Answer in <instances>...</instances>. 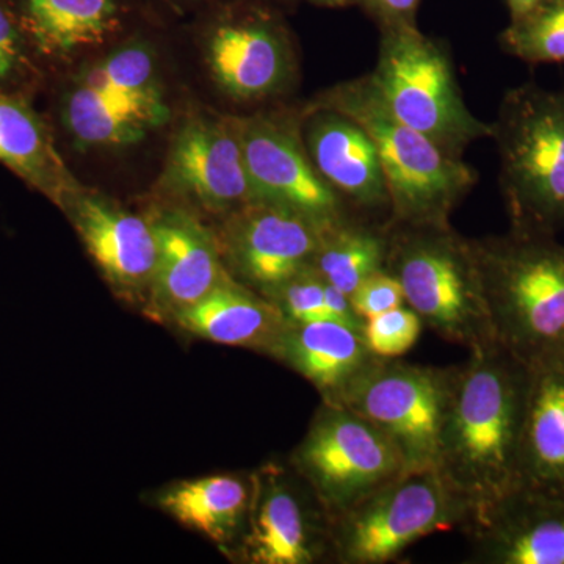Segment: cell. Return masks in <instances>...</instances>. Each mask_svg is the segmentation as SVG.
I'll list each match as a JSON object with an SVG mask.
<instances>
[{
    "label": "cell",
    "mask_w": 564,
    "mask_h": 564,
    "mask_svg": "<svg viewBox=\"0 0 564 564\" xmlns=\"http://www.w3.org/2000/svg\"><path fill=\"white\" fill-rule=\"evenodd\" d=\"M525 400L527 364L499 344L454 366L436 469L469 505L470 521L518 488Z\"/></svg>",
    "instance_id": "6da1fadb"
},
{
    "label": "cell",
    "mask_w": 564,
    "mask_h": 564,
    "mask_svg": "<svg viewBox=\"0 0 564 564\" xmlns=\"http://www.w3.org/2000/svg\"><path fill=\"white\" fill-rule=\"evenodd\" d=\"M494 339L522 362L564 348V247L511 229L470 240Z\"/></svg>",
    "instance_id": "7a4b0ae2"
},
{
    "label": "cell",
    "mask_w": 564,
    "mask_h": 564,
    "mask_svg": "<svg viewBox=\"0 0 564 564\" xmlns=\"http://www.w3.org/2000/svg\"><path fill=\"white\" fill-rule=\"evenodd\" d=\"M343 113L370 137L389 193L391 226H451V215L477 184L459 155L393 118L364 79L326 91L314 110Z\"/></svg>",
    "instance_id": "3957f363"
},
{
    "label": "cell",
    "mask_w": 564,
    "mask_h": 564,
    "mask_svg": "<svg viewBox=\"0 0 564 564\" xmlns=\"http://www.w3.org/2000/svg\"><path fill=\"white\" fill-rule=\"evenodd\" d=\"M384 269L423 326L467 350L497 344L470 240L452 226H388Z\"/></svg>",
    "instance_id": "277c9868"
},
{
    "label": "cell",
    "mask_w": 564,
    "mask_h": 564,
    "mask_svg": "<svg viewBox=\"0 0 564 564\" xmlns=\"http://www.w3.org/2000/svg\"><path fill=\"white\" fill-rule=\"evenodd\" d=\"M491 129L511 229L555 236L564 225V90L513 88Z\"/></svg>",
    "instance_id": "5b68a950"
},
{
    "label": "cell",
    "mask_w": 564,
    "mask_h": 564,
    "mask_svg": "<svg viewBox=\"0 0 564 564\" xmlns=\"http://www.w3.org/2000/svg\"><path fill=\"white\" fill-rule=\"evenodd\" d=\"M364 82L393 118L452 154L491 139V124L467 109L447 52L413 21L386 22L377 66Z\"/></svg>",
    "instance_id": "8992f818"
},
{
    "label": "cell",
    "mask_w": 564,
    "mask_h": 564,
    "mask_svg": "<svg viewBox=\"0 0 564 564\" xmlns=\"http://www.w3.org/2000/svg\"><path fill=\"white\" fill-rule=\"evenodd\" d=\"M470 518L440 470H406L333 519L329 555L343 564L393 562L422 538L464 529Z\"/></svg>",
    "instance_id": "52a82bcc"
},
{
    "label": "cell",
    "mask_w": 564,
    "mask_h": 564,
    "mask_svg": "<svg viewBox=\"0 0 564 564\" xmlns=\"http://www.w3.org/2000/svg\"><path fill=\"white\" fill-rule=\"evenodd\" d=\"M454 367L373 358L328 403L343 404L395 445L406 470L436 469Z\"/></svg>",
    "instance_id": "ba28073f"
},
{
    "label": "cell",
    "mask_w": 564,
    "mask_h": 564,
    "mask_svg": "<svg viewBox=\"0 0 564 564\" xmlns=\"http://www.w3.org/2000/svg\"><path fill=\"white\" fill-rule=\"evenodd\" d=\"M329 521L406 473L392 441L343 404L325 402L292 458Z\"/></svg>",
    "instance_id": "9c48e42d"
},
{
    "label": "cell",
    "mask_w": 564,
    "mask_h": 564,
    "mask_svg": "<svg viewBox=\"0 0 564 564\" xmlns=\"http://www.w3.org/2000/svg\"><path fill=\"white\" fill-rule=\"evenodd\" d=\"M229 217L226 256L245 285L269 300L313 267L328 232L306 215L273 203L251 202Z\"/></svg>",
    "instance_id": "30bf717a"
},
{
    "label": "cell",
    "mask_w": 564,
    "mask_h": 564,
    "mask_svg": "<svg viewBox=\"0 0 564 564\" xmlns=\"http://www.w3.org/2000/svg\"><path fill=\"white\" fill-rule=\"evenodd\" d=\"M237 126L252 202L289 207L328 231L347 221L343 199L289 126L265 117L237 120Z\"/></svg>",
    "instance_id": "8fae6325"
},
{
    "label": "cell",
    "mask_w": 564,
    "mask_h": 564,
    "mask_svg": "<svg viewBox=\"0 0 564 564\" xmlns=\"http://www.w3.org/2000/svg\"><path fill=\"white\" fill-rule=\"evenodd\" d=\"M163 185L207 210L232 212L252 202L237 120L195 118L174 135Z\"/></svg>",
    "instance_id": "7c38bea8"
},
{
    "label": "cell",
    "mask_w": 564,
    "mask_h": 564,
    "mask_svg": "<svg viewBox=\"0 0 564 564\" xmlns=\"http://www.w3.org/2000/svg\"><path fill=\"white\" fill-rule=\"evenodd\" d=\"M464 532L474 563L564 564V496L518 486Z\"/></svg>",
    "instance_id": "4fadbf2b"
},
{
    "label": "cell",
    "mask_w": 564,
    "mask_h": 564,
    "mask_svg": "<svg viewBox=\"0 0 564 564\" xmlns=\"http://www.w3.org/2000/svg\"><path fill=\"white\" fill-rule=\"evenodd\" d=\"M243 555L254 564H311L332 547V521L314 516L281 469L270 467L252 481Z\"/></svg>",
    "instance_id": "5bb4252c"
},
{
    "label": "cell",
    "mask_w": 564,
    "mask_h": 564,
    "mask_svg": "<svg viewBox=\"0 0 564 564\" xmlns=\"http://www.w3.org/2000/svg\"><path fill=\"white\" fill-rule=\"evenodd\" d=\"M62 209L106 280L126 295L150 293L158 245L150 220L82 191Z\"/></svg>",
    "instance_id": "9a60e30c"
},
{
    "label": "cell",
    "mask_w": 564,
    "mask_h": 564,
    "mask_svg": "<svg viewBox=\"0 0 564 564\" xmlns=\"http://www.w3.org/2000/svg\"><path fill=\"white\" fill-rule=\"evenodd\" d=\"M150 221L158 245L151 306L173 318L204 299L228 272L217 240L187 212H162Z\"/></svg>",
    "instance_id": "2e32d148"
},
{
    "label": "cell",
    "mask_w": 564,
    "mask_h": 564,
    "mask_svg": "<svg viewBox=\"0 0 564 564\" xmlns=\"http://www.w3.org/2000/svg\"><path fill=\"white\" fill-rule=\"evenodd\" d=\"M525 364L518 486L564 496V348Z\"/></svg>",
    "instance_id": "e0dca14e"
},
{
    "label": "cell",
    "mask_w": 564,
    "mask_h": 564,
    "mask_svg": "<svg viewBox=\"0 0 564 564\" xmlns=\"http://www.w3.org/2000/svg\"><path fill=\"white\" fill-rule=\"evenodd\" d=\"M206 54L215 82L240 101L273 95L291 68L288 44L262 20L223 22L207 40Z\"/></svg>",
    "instance_id": "ac0fdd59"
},
{
    "label": "cell",
    "mask_w": 564,
    "mask_h": 564,
    "mask_svg": "<svg viewBox=\"0 0 564 564\" xmlns=\"http://www.w3.org/2000/svg\"><path fill=\"white\" fill-rule=\"evenodd\" d=\"M307 154L337 195L362 209H389V193L377 150L358 124L337 111L314 110Z\"/></svg>",
    "instance_id": "d6986e66"
},
{
    "label": "cell",
    "mask_w": 564,
    "mask_h": 564,
    "mask_svg": "<svg viewBox=\"0 0 564 564\" xmlns=\"http://www.w3.org/2000/svg\"><path fill=\"white\" fill-rule=\"evenodd\" d=\"M169 120L161 88L109 93L76 85L62 104L63 126L80 148L137 143Z\"/></svg>",
    "instance_id": "ffe728a7"
},
{
    "label": "cell",
    "mask_w": 564,
    "mask_h": 564,
    "mask_svg": "<svg viewBox=\"0 0 564 564\" xmlns=\"http://www.w3.org/2000/svg\"><path fill=\"white\" fill-rule=\"evenodd\" d=\"M270 356L306 378L325 402L339 395L375 358L362 332L329 321H285Z\"/></svg>",
    "instance_id": "44dd1931"
},
{
    "label": "cell",
    "mask_w": 564,
    "mask_h": 564,
    "mask_svg": "<svg viewBox=\"0 0 564 564\" xmlns=\"http://www.w3.org/2000/svg\"><path fill=\"white\" fill-rule=\"evenodd\" d=\"M185 332L210 343L270 355L285 325L276 304L234 281L229 274L204 299L174 315Z\"/></svg>",
    "instance_id": "7402d4cb"
},
{
    "label": "cell",
    "mask_w": 564,
    "mask_h": 564,
    "mask_svg": "<svg viewBox=\"0 0 564 564\" xmlns=\"http://www.w3.org/2000/svg\"><path fill=\"white\" fill-rule=\"evenodd\" d=\"M0 163L57 206L80 191L50 129L20 96L0 95Z\"/></svg>",
    "instance_id": "603a6c76"
},
{
    "label": "cell",
    "mask_w": 564,
    "mask_h": 564,
    "mask_svg": "<svg viewBox=\"0 0 564 564\" xmlns=\"http://www.w3.org/2000/svg\"><path fill=\"white\" fill-rule=\"evenodd\" d=\"M22 32L46 55L101 44L120 22L117 0H18Z\"/></svg>",
    "instance_id": "cb8c5ba5"
},
{
    "label": "cell",
    "mask_w": 564,
    "mask_h": 564,
    "mask_svg": "<svg viewBox=\"0 0 564 564\" xmlns=\"http://www.w3.org/2000/svg\"><path fill=\"white\" fill-rule=\"evenodd\" d=\"M252 489L234 475H212L182 481L161 497V508L182 525L228 544L243 534L250 514Z\"/></svg>",
    "instance_id": "d4e9b609"
},
{
    "label": "cell",
    "mask_w": 564,
    "mask_h": 564,
    "mask_svg": "<svg viewBox=\"0 0 564 564\" xmlns=\"http://www.w3.org/2000/svg\"><path fill=\"white\" fill-rule=\"evenodd\" d=\"M388 250V228H369L347 220L326 232L313 269L323 281L351 295L367 276L384 269Z\"/></svg>",
    "instance_id": "484cf974"
},
{
    "label": "cell",
    "mask_w": 564,
    "mask_h": 564,
    "mask_svg": "<svg viewBox=\"0 0 564 564\" xmlns=\"http://www.w3.org/2000/svg\"><path fill=\"white\" fill-rule=\"evenodd\" d=\"M507 52L530 65L564 63V0H543L503 32Z\"/></svg>",
    "instance_id": "4316f807"
},
{
    "label": "cell",
    "mask_w": 564,
    "mask_h": 564,
    "mask_svg": "<svg viewBox=\"0 0 564 564\" xmlns=\"http://www.w3.org/2000/svg\"><path fill=\"white\" fill-rule=\"evenodd\" d=\"M77 85L109 93H140L159 88L154 57L148 47L129 44L82 73Z\"/></svg>",
    "instance_id": "83f0119b"
},
{
    "label": "cell",
    "mask_w": 564,
    "mask_h": 564,
    "mask_svg": "<svg viewBox=\"0 0 564 564\" xmlns=\"http://www.w3.org/2000/svg\"><path fill=\"white\" fill-rule=\"evenodd\" d=\"M423 322L410 306L364 321L362 336L375 358L399 359L417 344Z\"/></svg>",
    "instance_id": "f1b7e54d"
},
{
    "label": "cell",
    "mask_w": 564,
    "mask_h": 564,
    "mask_svg": "<svg viewBox=\"0 0 564 564\" xmlns=\"http://www.w3.org/2000/svg\"><path fill=\"white\" fill-rule=\"evenodd\" d=\"M325 285L321 274L313 267L304 270L288 284L282 285L270 302L289 322L328 321L325 304Z\"/></svg>",
    "instance_id": "f546056e"
},
{
    "label": "cell",
    "mask_w": 564,
    "mask_h": 564,
    "mask_svg": "<svg viewBox=\"0 0 564 564\" xmlns=\"http://www.w3.org/2000/svg\"><path fill=\"white\" fill-rule=\"evenodd\" d=\"M356 314L367 321L404 306L402 284L388 270H378L367 276L350 295Z\"/></svg>",
    "instance_id": "4dcf8cb0"
},
{
    "label": "cell",
    "mask_w": 564,
    "mask_h": 564,
    "mask_svg": "<svg viewBox=\"0 0 564 564\" xmlns=\"http://www.w3.org/2000/svg\"><path fill=\"white\" fill-rule=\"evenodd\" d=\"M24 32L17 11L0 0V84L13 80L24 63Z\"/></svg>",
    "instance_id": "1f68e13d"
},
{
    "label": "cell",
    "mask_w": 564,
    "mask_h": 564,
    "mask_svg": "<svg viewBox=\"0 0 564 564\" xmlns=\"http://www.w3.org/2000/svg\"><path fill=\"white\" fill-rule=\"evenodd\" d=\"M325 304L329 322L340 323L356 332H362L364 321L356 314L350 295L333 288L328 282L325 285Z\"/></svg>",
    "instance_id": "d6a6232c"
},
{
    "label": "cell",
    "mask_w": 564,
    "mask_h": 564,
    "mask_svg": "<svg viewBox=\"0 0 564 564\" xmlns=\"http://www.w3.org/2000/svg\"><path fill=\"white\" fill-rule=\"evenodd\" d=\"M386 22L413 21L419 0H369Z\"/></svg>",
    "instance_id": "836d02e7"
},
{
    "label": "cell",
    "mask_w": 564,
    "mask_h": 564,
    "mask_svg": "<svg viewBox=\"0 0 564 564\" xmlns=\"http://www.w3.org/2000/svg\"><path fill=\"white\" fill-rule=\"evenodd\" d=\"M543 0H507L508 9H510L511 20H519L525 17L533 9H536Z\"/></svg>",
    "instance_id": "e575fe53"
},
{
    "label": "cell",
    "mask_w": 564,
    "mask_h": 564,
    "mask_svg": "<svg viewBox=\"0 0 564 564\" xmlns=\"http://www.w3.org/2000/svg\"><path fill=\"white\" fill-rule=\"evenodd\" d=\"M314 2L322 3V6L328 7H340L345 6V3L348 2V0H314Z\"/></svg>",
    "instance_id": "d590c367"
}]
</instances>
